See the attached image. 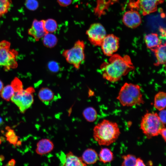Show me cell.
<instances>
[{"label":"cell","mask_w":166,"mask_h":166,"mask_svg":"<svg viewBox=\"0 0 166 166\" xmlns=\"http://www.w3.org/2000/svg\"><path fill=\"white\" fill-rule=\"evenodd\" d=\"M110 57L108 62H104L100 66L103 78L111 82H115L135 69L130 57L126 55L122 56L115 53Z\"/></svg>","instance_id":"1"},{"label":"cell","mask_w":166,"mask_h":166,"mask_svg":"<svg viewBox=\"0 0 166 166\" xmlns=\"http://www.w3.org/2000/svg\"><path fill=\"white\" fill-rule=\"evenodd\" d=\"M121 133L116 122L104 119L93 129V137L100 145L109 146L115 142Z\"/></svg>","instance_id":"2"},{"label":"cell","mask_w":166,"mask_h":166,"mask_svg":"<svg viewBox=\"0 0 166 166\" xmlns=\"http://www.w3.org/2000/svg\"><path fill=\"white\" fill-rule=\"evenodd\" d=\"M124 106L132 107L143 104L144 101L139 85L125 83L121 87L117 97Z\"/></svg>","instance_id":"3"},{"label":"cell","mask_w":166,"mask_h":166,"mask_svg":"<svg viewBox=\"0 0 166 166\" xmlns=\"http://www.w3.org/2000/svg\"><path fill=\"white\" fill-rule=\"evenodd\" d=\"M165 126L160 121L157 113H147L142 117L140 128L148 139L157 136Z\"/></svg>","instance_id":"4"},{"label":"cell","mask_w":166,"mask_h":166,"mask_svg":"<svg viewBox=\"0 0 166 166\" xmlns=\"http://www.w3.org/2000/svg\"><path fill=\"white\" fill-rule=\"evenodd\" d=\"M85 44L83 41L78 40L71 48L64 50L62 55L67 61L77 69L79 68L85 59Z\"/></svg>","instance_id":"5"},{"label":"cell","mask_w":166,"mask_h":166,"mask_svg":"<svg viewBox=\"0 0 166 166\" xmlns=\"http://www.w3.org/2000/svg\"><path fill=\"white\" fill-rule=\"evenodd\" d=\"M34 91L33 87L26 89L21 87L15 91L10 100L18 106L21 113H24L33 103Z\"/></svg>","instance_id":"6"},{"label":"cell","mask_w":166,"mask_h":166,"mask_svg":"<svg viewBox=\"0 0 166 166\" xmlns=\"http://www.w3.org/2000/svg\"><path fill=\"white\" fill-rule=\"evenodd\" d=\"M10 43L7 41L0 42V66L8 70L16 68L17 65V53L14 49H10Z\"/></svg>","instance_id":"7"},{"label":"cell","mask_w":166,"mask_h":166,"mask_svg":"<svg viewBox=\"0 0 166 166\" xmlns=\"http://www.w3.org/2000/svg\"><path fill=\"white\" fill-rule=\"evenodd\" d=\"M164 0H137L131 2L130 5L132 9L139 10L144 16L148 15L157 11L158 6Z\"/></svg>","instance_id":"8"},{"label":"cell","mask_w":166,"mask_h":166,"mask_svg":"<svg viewBox=\"0 0 166 166\" xmlns=\"http://www.w3.org/2000/svg\"><path fill=\"white\" fill-rule=\"evenodd\" d=\"M104 27L101 23L92 24L86 32L90 43L96 46H100L106 35Z\"/></svg>","instance_id":"9"},{"label":"cell","mask_w":166,"mask_h":166,"mask_svg":"<svg viewBox=\"0 0 166 166\" xmlns=\"http://www.w3.org/2000/svg\"><path fill=\"white\" fill-rule=\"evenodd\" d=\"M100 46L104 54L110 57L119 48V38L113 34L106 35Z\"/></svg>","instance_id":"10"},{"label":"cell","mask_w":166,"mask_h":166,"mask_svg":"<svg viewBox=\"0 0 166 166\" xmlns=\"http://www.w3.org/2000/svg\"><path fill=\"white\" fill-rule=\"evenodd\" d=\"M122 21L124 25L131 28H135L141 24L142 20L140 14L136 10L132 9L124 14Z\"/></svg>","instance_id":"11"},{"label":"cell","mask_w":166,"mask_h":166,"mask_svg":"<svg viewBox=\"0 0 166 166\" xmlns=\"http://www.w3.org/2000/svg\"><path fill=\"white\" fill-rule=\"evenodd\" d=\"M28 33L36 41L43 38L47 33L44 28V20L38 21L34 19L31 27L28 30Z\"/></svg>","instance_id":"12"},{"label":"cell","mask_w":166,"mask_h":166,"mask_svg":"<svg viewBox=\"0 0 166 166\" xmlns=\"http://www.w3.org/2000/svg\"><path fill=\"white\" fill-rule=\"evenodd\" d=\"M54 148V144L51 140L47 138L42 139L38 142L36 152L38 155L42 156L51 152Z\"/></svg>","instance_id":"13"},{"label":"cell","mask_w":166,"mask_h":166,"mask_svg":"<svg viewBox=\"0 0 166 166\" xmlns=\"http://www.w3.org/2000/svg\"><path fill=\"white\" fill-rule=\"evenodd\" d=\"M63 166H85L87 165L83 161L81 157H78L70 151L65 154L63 161Z\"/></svg>","instance_id":"14"},{"label":"cell","mask_w":166,"mask_h":166,"mask_svg":"<svg viewBox=\"0 0 166 166\" xmlns=\"http://www.w3.org/2000/svg\"><path fill=\"white\" fill-rule=\"evenodd\" d=\"M166 44H161L157 48L152 50L156 58V62L154 64L156 66L165 65L166 61Z\"/></svg>","instance_id":"15"},{"label":"cell","mask_w":166,"mask_h":166,"mask_svg":"<svg viewBox=\"0 0 166 166\" xmlns=\"http://www.w3.org/2000/svg\"><path fill=\"white\" fill-rule=\"evenodd\" d=\"M144 40L147 48L151 50L162 44V40L156 33H152L146 35Z\"/></svg>","instance_id":"16"},{"label":"cell","mask_w":166,"mask_h":166,"mask_svg":"<svg viewBox=\"0 0 166 166\" xmlns=\"http://www.w3.org/2000/svg\"><path fill=\"white\" fill-rule=\"evenodd\" d=\"M81 158L86 165H91L96 163L98 160V156L94 149L88 148L84 152Z\"/></svg>","instance_id":"17"},{"label":"cell","mask_w":166,"mask_h":166,"mask_svg":"<svg viewBox=\"0 0 166 166\" xmlns=\"http://www.w3.org/2000/svg\"><path fill=\"white\" fill-rule=\"evenodd\" d=\"M166 94L164 92L160 91L155 95L154 105L159 111L164 109L166 107Z\"/></svg>","instance_id":"18"},{"label":"cell","mask_w":166,"mask_h":166,"mask_svg":"<svg viewBox=\"0 0 166 166\" xmlns=\"http://www.w3.org/2000/svg\"><path fill=\"white\" fill-rule=\"evenodd\" d=\"M38 97L40 100L45 103L51 101L54 98V94L51 90L47 87L42 88L39 90Z\"/></svg>","instance_id":"19"},{"label":"cell","mask_w":166,"mask_h":166,"mask_svg":"<svg viewBox=\"0 0 166 166\" xmlns=\"http://www.w3.org/2000/svg\"><path fill=\"white\" fill-rule=\"evenodd\" d=\"M16 90V87L12 81L10 85H7L3 87L0 92L1 97L3 99L9 101L10 100Z\"/></svg>","instance_id":"20"},{"label":"cell","mask_w":166,"mask_h":166,"mask_svg":"<svg viewBox=\"0 0 166 166\" xmlns=\"http://www.w3.org/2000/svg\"><path fill=\"white\" fill-rule=\"evenodd\" d=\"M98 156L99 161L104 164L110 162L114 159L113 152L107 148H101Z\"/></svg>","instance_id":"21"},{"label":"cell","mask_w":166,"mask_h":166,"mask_svg":"<svg viewBox=\"0 0 166 166\" xmlns=\"http://www.w3.org/2000/svg\"><path fill=\"white\" fill-rule=\"evenodd\" d=\"M82 114L85 119L89 122H93L97 118V112L93 107H88L85 109L83 110Z\"/></svg>","instance_id":"22"},{"label":"cell","mask_w":166,"mask_h":166,"mask_svg":"<svg viewBox=\"0 0 166 166\" xmlns=\"http://www.w3.org/2000/svg\"><path fill=\"white\" fill-rule=\"evenodd\" d=\"M44 45L48 48H53L55 46L57 42L56 37L51 33H46L43 37Z\"/></svg>","instance_id":"23"},{"label":"cell","mask_w":166,"mask_h":166,"mask_svg":"<svg viewBox=\"0 0 166 166\" xmlns=\"http://www.w3.org/2000/svg\"><path fill=\"white\" fill-rule=\"evenodd\" d=\"M44 26L45 30L47 33H52L55 31L57 27V23L54 20L48 19L44 20Z\"/></svg>","instance_id":"24"},{"label":"cell","mask_w":166,"mask_h":166,"mask_svg":"<svg viewBox=\"0 0 166 166\" xmlns=\"http://www.w3.org/2000/svg\"><path fill=\"white\" fill-rule=\"evenodd\" d=\"M123 161L122 166H135L136 158L132 154H128L122 156Z\"/></svg>","instance_id":"25"},{"label":"cell","mask_w":166,"mask_h":166,"mask_svg":"<svg viewBox=\"0 0 166 166\" xmlns=\"http://www.w3.org/2000/svg\"><path fill=\"white\" fill-rule=\"evenodd\" d=\"M11 4V0H0V18L7 13Z\"/></svg>","instance_id":"26"},{"label":"cell","mask_w":166,"mask_h":166,"mask_svg":"<svg viewBox=\"0 0 166 166\" xmlns=\"http://www.w3.org/2000/svg\"><path fill=\"white\" fill-rule=\"evenodd\" d=\"M25 4L29 9L34 10L36 9L38 6V3L36 0H26Z\"/></svg>","instance_id":"27"},{"label":"cell","mask_w":166,"mask_h":166,"mask_svg":"<svg viewBox=\"0 0 166 166\" xmlns=\"http://www.w3.org/2000/svg\"><path fill=\"white\" fill-rule=\"evenodd\" d=\"M48 67L49 70L53 72H57L59 69L58 64L55 62H50L48 64Z\"/></svg>","instance_id":"28"},{"label":"cell","mask_w":166,"mask_h":166,"mask_svg":"<svg viewBox=\"0 0 166 166\" xmlns=\"http://www.w3.org/2000/svg\"><path fill=\"white\" fill-rule=\"evenodd\" d=\"M158 114L159 118L161 122L164 125L166 124V110L164 109L159 111Z\"/></svg>","instance_id":"29"},{"label":"cell","mask_w":166,"mask_h":166,"mask_svg":"<svg viewBox=\"0 0 166 166\" xmlns=\"http://www.w3.org/2000/svg\"><path fill=\"white\" fill-rule=\"evenodd\" d=\"M6 137L7 140L10 143L14 145L16 144L18 139L15 133Z\"/></svg>","instance_id":"30"},{"label":"cell","mask_w":166,"mask_h":166,"mask_svg":"<svg viewBox=\"0 0 166 166\" xmlns=\"http://www.w3.org/2000/svg\"><path fill=\"white\" fill-rule=\"evenodd\" d=\"M57 1L61 6H66L71 3L72 0H57Z\"/></svg>","instance_id":"31"},{"label":"cell","mask_w":166,"mask_h":166,"mask_svg":"<svg viewBox=\"0 0 166 166\" xmlns=\"http://www.w3.org/2000/svg\"><path fill=\"white\" fill-rule=\"evenodd\" d=\"M145 166L146 165L143 160L140 158H136L135 166Z\"/></svg>","instance_id":"32"},{"label":"cell","mask_w":166,"mask_h":166,"mask_svg":"<svg viewBox=\"0 0 166 166\" xmlns=\"http://www.w3.org/2000/svg\"><path fill=\"white\" fill-rule=\"evenodd\" d=\"M160 134L164 140L165 142L166 141V129L165 127H164L162 128L160 130Z\"/></svg>","instance_id":"33"},{"label":"cell","mask_w":166,"mask_h":166,"mask_svg":"<svg viewBox=\"0 0 166 166\" xmlns=\"http://www.w3.org/2000/svg\"><path fill=\"white\" fill-rule=\"evenodd\" d=\"M15 160L14 159H12L8 162V163L7 165L9 166H14L15 165Z\"/></svg>","instance_id":"34"},{"label":"cell","mask_w":166,"mask_h":166,"mask_svg":"<svg viewBox=\"0 0 166 166\" xmlns=\"http://www.w3.org/2000/svg\"><path fill=\"white\" fill-rule=\"evenodd\" d=\"M3 87V84L2 82L0 80V92L2 89Z\"/></svg>","instance_id":"35"},{"label":"cell","mask_w":166,"mask_h":166,"mask_svg":"<svg viewBox=\"0 0 166 166\" xmlns=\"http://www.w3.org/2000/svg\"><path fill=\"white\" fill-rule=\"evenodd\" d=\"M3 122L2 119L0 117V126L3 124Z\"/></svg>","instance_id":"36"},{"label":"cell","mask_w":166,"mask_h":166,"mask_svg":"<svg viewBox=\"0 0 166 166\" xmlns=\"http://www.w3.org/2000/svg\"><path fill=\"white\" fill-rule=\"evenodd\" d=\"M148 164H149V165L150 166L152 165L153 164V163L152 161H149L148 162Z\"/></svg>","instance_id":"37"}]
</instances>
